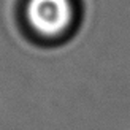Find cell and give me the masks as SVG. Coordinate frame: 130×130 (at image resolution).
<instances>
[{
  "mask_svg": "<svg viewBox=\"0 0 130 130\" xmlns=\"http://www.w3.org/2000/svg\"><path fill=\"white\" fill-rule=\"evenodd\" d=\"M27 18L38 34L54 37L68 25L71 19V6L68 0H30Z\"/></svg>",
  "mask_w": 130,
  "mask_h": 130,
  "instance_id": "6da1fadb",
  "label": "cell"
}]
</instances>
